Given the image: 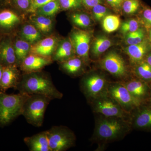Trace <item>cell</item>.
Here are the masks:
<instances>
[{
	"instance_id": "cell-17",
	"label": "cell",
	"mask_w": 151,
	"mask_h": 151,
	"mask_svg": "<svg viewBox=\"0 0 151 151\" xmlns=\"http://www.w3.org/2000/svg\"><path fill=\"white\" fill-rule=\"evenodd\" d=\"M56 40L54 37H46L33 45L30 49L31 54L47 58L50 56L55 47Z\"/></svg>"
},
{
	"instance_id": "cell-27",
	"label": "cell",
	"mask_w": 151,
	"mask_h": 151,
	"mask_svg": "<svg viewBox=\"0 0 151 151\" xmlns=\"http://www.w3.org/2000/svg\"><path fill=\"white\" fill-rule=\"evenodd\" d=\"M60 8L59 0H53L42 6L37 11L38 13L44 16H50L56 14Z\"/></svg>"
},
{
	"instance_id": "cell-34",
	"label": "cell",
	"mask_w": 151,
	"mask_h": 151,
	"mask_svg": "<svg viewBox=\"0 0 151 151\" xmlns=\"http://www.w3.org/2000/svg\"><path fill=\"white\" fill-rule=\"evenodd\" d=\"M60 7L65 10L78 8L82 4L81 0H59Z\"/></svg>"
},
{
	"instance_id": "cell-12",
	"label": "cell",
	"mask_w": 151,
	"mask_h": 151,
	"mask_svg": "<svg viewBox=\"0 0 151 151\" xmlns=\"http://www.w3.org/2000/svg\"><path fill=\"white\" fill-rule=\"evenodd\" d=\"M122 84L135 98L144 103L149 102L151 87L148 83L137 78Z\"/></svg>"
},
{
	"instance_id": "cell-32",
	"label": "cell",
	"mask_w": 151,
	"mask_h": 151,
	"mask_svg": "<svg viewBox=\"0 0 151 151\" xmlns=\"http://www.w3.org/2000/svg\"><path fill=\"white\" fill-rule=\"evenodd\" d=\"M141 7L140 0H124L122 4V9L127 14L136 13Z\"/></svg>"
},
{
	"instance_id": "cell-26",
	"label": "cell",
	"mask_w": 151,
	"mask_h": 151,
	"mask_svg": "<svg viewBox=\"0 0 151 151\" xmlns=\"http://www.w3.org/2000/svg\"><path fill=\"white\" fill-rule=\"evenodd\" d=\"M145 32L142 28L125 35V42L128 45L137 44L146 38Z\"/></svg>"
},
{
	"instance_id": "cell-35",
	"label": "cell",
	"mask_w": 151,
	"mask_h": 151,
	"mask_svg": "<svg viewBox=\"0 0 151 151\" xmlns=\"http://www.w3.org/2000/svg\"><path fill=\"white\" fill-rule=\"evenodd\" d=\"M52 1L53 0H32L30 6L28 11L29 12H35L42 6Z\"/></svg>"
},
{
	"instance_id": "cell-29",
	"label": "cell",
	"mask_w": 151,
	"mask_h": 151,
	"mask_svg": "<svg viewBox=\"0 0 151 151\" xmlns=\"http://www.w3.org/2000/svg\"><path fill=\"white\" fill-rule=\"evenodd\" d=\"M33 22L38 29L42 32H49L51 29L52 21L46 16H40L33 19Z\"/></svg>"
},
{
	"instance_id": "cell-21",
	"label": "cell",
	"mask_w": 151,
	"mask_h": 151,
	"mask_svg": "<svg viewBox=\"0 0 151 151\" xmlns=\"http://www.w3.org/2000/svg\"><path fill=\"white\" fill-rule=\"evenodd\" d=\"M20 21L19 18L15 13L9 9L0 11V27L9 29Z\"/></svg>"
},
{
	"instance_id": "cell-37",
	"label": "cell",
	"mask_w": 151,
	"mask_h": 151,
	"mask_svg": "<svg viewBox=\"0 0 151 151\" xmlns=\"http://www.w3.org/2000/svg\"><path fill=\"white\" fill-rule=\"evenodd\" d=\"M108 5L116 12H119L122 9L124 0H105Z\"/></svg>"
},
{
	"instance_id": "cell-19",
	"label": "cell",
	"mask_w": 151,
	"mask_h": 151,
	"mask_svg": "<svg viewBox=\"0 0 151 151\" xmlns=\"http://www.w3.org/2000/svg\"><path fill=\"white\" fill-rule=\"evenodd\" d=\"M112 45L111 40L105 35L98 36L94 39L92 47V52L95 57L100 56Z\"/></svg>"
},
{
	"instance_id": "cell-43",
	"label": "cell",
	"mask_w": 151,
	"mask_h": 151,
	"mask_svg": "<svg viewBox=\"0 0 151 151\" xmlns=\"http://www.w3.org/2000/svg\"><path fill=\"white\" fill-rule=\"evenodd\" d=\"M149 102L151 103V87L150 89V98H149Z\"/></svg>"
},
{
	"instance_id": "cell-38",
	"label": "cell",
	"mask_w": 151,
	"mask_h": 151,
	"mask_svg": "<svg viewBox=\"0 0 151 151\" xmlns=\"http://www.w3.org/2000/svg\"><path fill=\"white\" fill-rule=\"evenodd\" d=\"M14 2L19 8L27 9L29 8L32 0H13Z\"/></svg>"
},
{
	"instance_id": "cell-30",
	"label": "cell",
	"mask_w": 151,
	"mask_h": 151,
	"mask_svg": "<svg viewBox=\"0 0 151 151\" xmlns=\"http://www.w3.org/2000/svg\"><path fill=\"white\" fill-rule=\"evenodd\" d=\"M71 19L74 24L80 27H88L91 25L90 17L86 14L76 13L71 15Z\"/></svg>"
},
{
	"instance_id": "cell-40",
	"label": "cell",
	"mask_w": 151,
	"mask_h": 151,
	"mask_svg": "<svg viewBox=\"0 0 151 151\" xmlns=\"http://www.w3.org/2000/svg\"><path fill=\"white\" fill-rule=\"evenodd\" d=\"M145 60L151 66V52H150L146 56Z\"/></svg>"
},
{
	"instance_id": "cell-18",
	"label": "cell",
	"mask_w": 151,
	"mask_h": 151,
	"mask_svg": "<svg viewBox=\"0 0 151 151\" xmlns=\"http://www.w3.org/2000/svg\"><path fill=\"white\" fill-rule=\"evenodd\" d=\"M17 58L14 49L9 41H5L0 46V64L4 66L15 65Z\"/></svg>"
},
{
	"instance_id": "cell-15",
	"label": "cell",
	"mask_w": 151,
	"mask_h": 151,
	"mask_svg": "<svg viewBox=\"0 0 151 151\" xmlns=\"http://www.w3.org/2000/svg\"><path fill=\"white\" fill-rule=\"evenodd\" d=\"M51 62L47 58L31 54L22 63L21 67L26 73L39 71Z\"/></svg>"
},
{
	"instance_id": "cell-41",
	"label": "cell",
	"mask_w": 151,
	"mask_h": 151,
	"mask_svg": "<svg viewBox=\"0 0 151 151\" xmlns=\"http://www.w3.org/2000/svg\"><path fill=\"white\" fill-rule=\"evenodd\" d=\"M3 67L4 66L0 64V83H1V79L2 75Z\"/></svg>"
},
{
	"instance_id": "cell-3",
	"label": "cell",
	"mask_w": 151,
	"mask_h": 151,
	"mask_svg": "<svg viewBox=\"0 0 151 151\" xmlns=\"http://www.w3.org/2000/svg\"><path fill=\"white\" fill-rule=\"evenodd\" d=\"M29 95L20 92L7 94L0 90V126H7L22 115L25 103Z\"/></svg>"
},
{
	"instance_id": "cell-13",
	"label": "cell",
	"mask_w": 151,
	"mask_h": 151,
	"mask_svg": "<svg viewBox=\"0 0 151 151\" xmlns=\"http://www.w3.org/2000/svg\"><path fill=\"white\" fill-rule=\"evenodd\" d=\"M151 47L149 40L145 38L140 43L128 45L124 52L129 56L131 62L135 65L145 60L150 52Z\"/></svg>"
},
{
	"instance_id": "cell-1",
	"label": "cell",
	"mask_w": 151,
	"mask_h": 151,
	"mask_svg": "<svg viewBox=\"0 0 151 151\" xmlns=\"http://www.w3.org/2000/svg\"><path fill=\"white\" fill-rule=\"evenodd\" d=\"M16 89L29 95H43L51 100H60L63 96L57 89L50 77L38 71L26 73L21 78Z\"/></svg>"
},
{
	"instance_id": "cell-28",
	"label": "cell",
	"mask_w": 151,
	"mask_h": 151,
	"mask_svg": "<svg viewBox=\"0 0 151 151\" xmlns=\"http://www.w3.org/2000/svg\"><path fill=\"white\" fill-rule=\"evenodd\" d=\"M22 35L26 40L30 43L35 42L41 37L39 31L32 25L25 26L22 30Z\"/></svg>"
},
{
	"instance_id": "cell-25",
	"label": "cell",
	"mask_w": 151,
	"mask_h": 151,
	"mask_svg": "<svg viewBox=\"0 0 151 151\" xmlns=\"http://www.w3.org/2000/svg\"><path fill=\"white\" fill-rule=\"evenodd\" d=\"M73 54L72 44L68 41L64 42L58 47L55 55L54 58L56 60L65 61L72 57Z\"/></svg>"
},
{
	"instance_id": "cell-42",
	"label": "cell",
	"mask_w": 151,
	"mask_h": 151,
	"mask_svg": "<svg viewBox=\"0 0 151 151\" xmlns=\"http://www.w3.org/2000/svg\"><path fill=\"white\" fill-rule=\"evenodd\" d=\"M148 40L150 42V44L151 45V28L149 30V39Z\"/></svg>"
},
{
	"instance_id": "cell-10",
	"label": "cell",
	"mask_w": 151,
	"mask_h": 151,
	"mask_svg": "<svg viewBox=\"0 0 151 151\" xmlns=\"http://www.w3.org/2000/svg\"><path fill=\"white\" fill-rule=\"evenodd\" d=\"M147 102L134 110L130 122L134 129L151 132V103Z\"/></svg>"
},
{
	"instance_id": "cell-7",
	"label": "cell",
	"mask_w": 151,
	"mask_h": 151,
	"mask_svg": "<svg viewBox=\"0 0 151 151\" xmlns=\"http://www.w3.org/2000/svg\"><path fill=\"white\" fill-rule=\"evenodd\" d=\"M109 84L103 75L92 73L83 77L80 86L86 99L90 102L94 98L107 93Z\"/></svg>"
},
{
	"instance_id": "cell-36",
	"label": "cell",
	"mask_w": 151,
	"mask_h": 151,
	"mask_svg": "<svg viewBox=\"0 0 151 151\" xmlns=\"http://www.w3.org/2000/svg\"><path fill=\"white\" fill-rule=\"evenodd\" d=\"M143 23L147 28H151V9L146 8L143 10L142 14Z\"/></svg>"
},
{
	"instance_id": "cell-33",
	"label": "cell",
	"mask_w": 151,
	"mask_h": 151,
	"mask_svg": "<svg viewBox=\"0 0 151 151\" xmlns=\"http://www.w3.org/2000/svg\"><path fill=\"white\" fill-rule=\"evenodd\" d=\"M92 9L94 19L97 21L103 20V19L108 15L109 12L108 9L101 4L94 6L92 8Z\"/></svg>"
},
{
	"instance_id": "cell-14",
	"label": "cell",
	"mask_w": 151,
	"mask_h": 151,
	"mask_svg": "<svg viewBox=\"0 0 151 151\" xmlns=\"http://www.w3.org/2000/svg\"><path fill=\"white\" fill-rule=\"evenodd\" d=\"M21 78L15 65L4 66L0 90L5 92L10 88L16 89Z\"/></svg>"
},
{
	"instance_id": "cell-16",
	"label": "cell",
	"mask_w": 151,
	"mask_h": 151,
	"mask_svg": "<svg viewBox=\"0 0 151 151\" xmlns=\"http://www.w3.org/2000/svg\"><path fill=\"white\" fill-rule=\"evenodd\" d=\"M24 142L30 151H51L46 131L40 132L24 139Z\"/></svg>"
},
{
	"instance_id": "cell-22",
	"label": "cell",
	"mask_w": 151,
	"mask_h": 151,
	"mask_svg": "<svg viewBox=\"0 0 151 151\" xmlns=\"http://www.w3.org/2000/svg\"><path fill=\"white\" fill-rule=\"evenodd\" d=\"M121 25L120 17L116 15L108 14L102 20L103 29L108 33L116 31Z\"/></svg>"
},
{
	"instance_id": "cell-44",
	"label": "cell",
	"mask_w": 151,
	"mask_h": 151,
	"mask_svg": "<svg viewBox=\"0 0 151 151\" xmlns=\"http://www.w3.org/2000/svg\"><path fill=\"white\" fill-rule=\"evenodd\" d=\"M4 0H0V5L2 3L4 2Z\"/></svg>"
},
{
	"instance_id": "cell-9",
	"label": "cell",
	"mask_w": 151,
	"mask_h": 151,
	"mask_svg": "<svg viewBox=\"0 0 151 151\" xmlns=\"http://www.w3.org/2000/svg\"><path fill=\"white\" fill-rule=\"evenodd\" d=\"M100 64L102 69L116 78L122 79L128 75L125 60L116 52L111 51L107 53L100 60Z\"/></svg>"
},
{
	"instance_id": "cell-39",
	"label": "cell",
	"mask_w": 151,
	"mask_h": 151,
	"mask_svg": "<svg viewBox=\"0 0 151 151\" xmlns=\"http://www.w3.org/2000/svg\"><path fill=\"white\" fill-rule=\"evenodd\" d=\"M81 1L82 4L89 9H92L94 6L103 3V0H81Z\"/></svg>"
},
{
	"instance_id": "cell-11",
	"label": "cell",
	"mask_w": 151,
	"mask_h": 151,
	"mask_svg": "<svg viewBox=\"0 0 151 151\" xmlns=\"http://www.w3.org/2000/svg\"><path fill=\"white\" fill-rule=\"evenodd\" d=\"M91 39V34L82 30L74 31L71 35V41L76 52L79 57L86 60L89 58Z\"/></svg>"
},
{
	"instance_id": "cell-6",
	"label": "cell",
	"mask_w": 151,
	"mask_h": 151,
	"mask_svg": "<svg viewBox=\"0 0 151 151\" xmlns=\"http://www.w3.org/2000/svg\"><path fill=\"white\" fill-rule=\"evenodd\" d=\"M92 110L105 117H119L126 119L130 113L124 110L119 103L107 93L90 101Z\"/></svg>"
},
{
	"instance_id": "cell-5",
	"label": "cell",
	"mask_w": 151,
	"mask_h": 151,
	"mask_svg": "<svg viewBox=\"0 0 151 151\" xmlns=\"http://www.w3.org/2000/svg\"><path fill=\"white\" fill-rule=\"evenodd\" d=\"M45 131L51 151H66L75 145V134L68 127L54 126Z\"/></svg>"
},
{
	"instance_id": "cell-8",
	"label": "cell",
	"mask_w": 151,
	"mask_h": 151,
	"mask_svg": "<svg viewBox=\"0 0 151 151\" xmlns=\"http://www.w3.org/2000/svg\"><path fill=\"white\" fill-rule=\"evenodd\" d=\"M107 94L129 113L145 103L134 97L122 83L109 84Z\"/></svg>"
},
{
	"instance_id": "cell-31",
	"label": "cell",
	"mask_w": 151,
	"mask_h": 151,
	"mask_svg": "<svg viewBox=\"0 0 151 151\" xmlns=\"http://www.w3.org/2000/svg\"><path fill=\"white\" fill-rule=\"evenodd\" d=\"M140 22L136 19H132L124 22L121 25V32L124 35L134 32L140 28Z\"/></svg>"
},
{
	"instance_id": "cell-20",
	"label": "cell",
	"mask_w": 151,
	"mask_h": 151,
	"mask_svg": "<svg viewBox=\"0 0 151 151\" xmlns=\"http://www.w3.org/2000/svg\"><path fill=\"white\" fill-rule=\"evenodd\" d=\"M61 67L63 70L69 75H78L83 68V60L80 58L71 57L63 61Z\"/></svg>"
},
{
	"instance_id": "cell-4",
	"label": "cell",
	"mask_w": 151,
	"mask_h": 151,
	"mask_svg": "<svg viewBox=\"0 0 151 151\" xmlns=\"http://www.w3.org/2000/svg\"><path fill=\"white\" fill-rule=\"evenodd\" d=\"M51 99L40 94L29 95L25 103L22 115L28 123L37 127H41L45 114Z\"/></svg>"
},
{
	"instance_id": "cell-23",
	"label": "cell",
	"mask_w": 151,
	"mask_h": 151,
	"mask_svg": "<svg viewBox=\"0 0 151 151\" xmlns=\"http://www.w3.org/2000/svg\"><path fill=\"white\" fill-rule=\"evenodd\" d=\"M14 49L16 56V63L21 65L24 60L28 56L30 51L29 43L25 41L19 40L16 42Z\"/></svg>"
},
{
	"instance_id": "cell-24",
	"label": "cell",
	"mask_w": 151,
	"mask_h": 151,
	"mask_svg": "<svg viewBox=\"0 0 151 151\" xmlns=\"http://www.w3.org/2000/svg\"><path fill=\"white\" fill-rule=\"evenodd\" d=\"M135 65L134 72L137 78L147 83L151 82V65L145 60Z\"/></svg>"
},
{
	"instance_id": "cell-2",
	"label": "cell",
	"mask_w": 151,
	"mask_h": 151,
	"mask_svg": "<svg viewBox=\"0 0 151 151\" xmlns=\"http://www.w3.org/2000/svg\"><path fill=\"white\" fill-rule=\"evenodd\" d=\"M131 127L130 122L126 119L101 115L96 122L93 139L104 143L121 139L129 132Z\"/></svg>"
}]
</instances>
